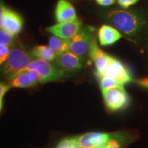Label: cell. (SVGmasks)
Instances as JSON below:
<instances>
[{"label":"cell","instance_id":"cell-15","mask_svg":"<svg viewBox=\"0 0 148 148\" xmlns=\"http://www.w3.org/2000/svg\"><path fill=\"white\" fill-rule=\"evenodd\" d=\"M31 52L34 57L49 62L55 60L57 56L56 53L51 49L50 47L46 45H37L33 48Z\"/></svg>","mask_w":148,"mask_h":148},{"label":"cell","instance_id":"cell-20","mask_svg":"<svg viewBox=\"0 0 148 148\" xmlns=\"http://www.w3.org/2000/svg\"><path fill=\"white\" fill-rule=\"evenodd\" d=\"M11 49L10 47L0 45V63L1 65L5 62L10 54Z\"/></svg>","mask_w":148,"mask_h":148},{"label":"cell","instance_id":"cell-25","mask_svg":"<svg viewBox=\"0 0 148 148\" xmlns=\"http://www.w3.org/2000/svg\"><path fill=\"white\" fill-rule=\"evenodd\" d=\"M103 148H105V147H103Z\"/></svg>","mask_w":148,"mask_h":148},{"label":"cell","instance_id":"cell-19","mask_svg":"<svg viewBox=\"0 0 148 148\" xmlns=\"http://www.w3.org/2000/svg\"><path fill=\"white\" fill-rule=\"evenodd\" d=\"M56 148H82L79 145L76 137L65 138L58 143Z\"/></svg>","mask_w":148,"mask_h":148},{"label":"cell","instance_id":"cell-3","mask_svg":"<svg viewBox=\"0 0 148 148\" xmlns=\"http://www.w3.org/2000/svg\"><path fill=\"white\" fill-rule=\"evenodd\" d=\"M25 69L36 71L39 75L40 83L58 80L65 75L64 70L51 64L49 61L40 58H35Z\"/></svg>","mask_w":148,"mask_h":148},{"label":"cell","instance_id":"cell-8","mask_svg":"<svg viewBox=\"0 0 148 148\" xmlns=\"http://www.w3.org/2000/svg\"><path fill=\"white\" fill-rule=\"evenodd\" d=\"M101 75L112 77L123 85L133 81L129 70L114 57H112L107 69L100 75H97V76Z\"/></svg>","mask_w":148,"mask_h":148},{"label":"cell","instance_id":"cell-16","mask_svg":"<svg viewBox=\"0 0 148 148\" xmlns=\"http://www.w3.org/2000/svg\"><path fill=\"white\" fill-rule=\"evenodd\" d=\"M49 46L57 55H59L69 51V40L53 36L49 38Z\"/></svg>","mask_w":148,"mask_h":148},{"label":"cell","instance_id":"cell-24","mask_svg":"<svg viewBox=\"0 0 148 148\" xmlns=\"http://www.w3.org/2000/svg\"><path fill=\"white\" fill-rule=\"evenodd\" d=\"M138 82V84H139L140 85H141L142 86L148 88V79L147 78H144L143 79H140Z\"/></svg>","mask_w":148,"mask_h":148},{"label":"cell","instance_id":"cell-10","mask_svg":"<svg viewBox=\"0 0 148 148\" xmlns=\"http://www.w3.org/2000/svg\"><path fill=\"white\" fill-rule=\"evenodd\" d=\"M89 56L95 65L96 75H100L105 71L110 64L112 56L107 54L98 46L95 38L92 40L89 50Z\"/></svg>","mask_w":148,"mask_h":148},{"label":"cell","instance_id":"cell-18","mask_svg":"<svg viewBox=\"0 0 148 148\" xmlns=\"http://www.w3.org/2000/svg\"><path fill=\"white\" fill-rule=\"evenodd\" d=\"M15 36L12 35L4 29H1L0 30V45L10 47L14 45Z\"/></svg>","mask_w":148,"mask_h":148},{"label":"cell","instance_id":"cell-9","mask_svg":"<svg viewBox=\"0 0 148 148\" xmlns=\"http://www.w3.org/2000/svg\"><path fill=\"white\" fill-rule=\"evenodd\" d=\"M111 136L112 133L88 132L77 136L76 138L82 148H103Z\"/></svg>","mask_w":148,"mask_h":148},{"label":"cell","instance_id":"cell-1","mask_svg":"<svg viewBox=\"0 0 148 148\" xmlns=\"http://www.w3.org/2000/svg\"><path fill=\"white\" fill-rule=\"evenodd\" d=\"M105 17L119 32L128 36H136L146 26L145 17L137 12L124 9H112Z\"/></svg>","mask_w":148,"mask_h":148},{"label":"cell","instance_id":"cell-12","mask_svg":"<svg viewBox=\"0 0 148 148\" xmlns=\"http://www.w3.org/2000/svg\"><path fill=\"white\" fill-rule=\"evenodd\" d=\"M55 16L58 23L71 21L77 18L75 9L68 0H58L56 7Z\"/></svg>","mask_w":148,"mask_h":148},{"label":"cell","instance_id":"cell-14","mask_svg":"<svg viewBox=\"0 0 148 148\" xmlns=\"http://www.w3.org/2000/svg\"><path fill=\"white\" fill-rule=\"evenodd\" d=\"M10 86L14 88H29L36 86L29 75L28 71L23 70L10 79Z\"/></svg>","mask_w":148,"mask_h":148},{"label":"cell","instance_id":"cell-23","mask_svg":"<svg viewBox=\"0 0 148 148\" xmlns=\"http://www.w3.org/2000/svg\"><path fill=\"white\" fill-rule=\"evenodd\" d=\"M98 5L101 6H109L115 3L116 0H94Z\"/></svg>","mask_w":148,"mask_h":148},{"label":"cell","instance_id":"cell-13","mask_svg":"<svg viewBox=\"0 0 148 148\" xmlns=\"http://www.w3.org/2000/svg\"><path fill=\"white\" fill-rule=\"evenodd\" d=\"M121 38L122 34L119 31L110 25H103L98 31V39L101 45H112Z\"/></svg>","mask_w":148,"mask_h":148},{"label":"cell","instance_id":"cell-7","mask_svg":"<svg viewBox=\"0 0 148 148\" xmlns=\"http://www.w3.org/2000/svg\"><path fill=\"white\" fill-rule=\"evenodd\" d=\"M82 28V22L80 19L77 18L74 21L58 23L47 27L46 29L54 36L69 40L76 35Z\"/></svg>","mask_w":148,"mask_h":148},{"label":"cell","instance_id":"cell-2","mask_svg":"<svg viewBox=\"0 0 148 148\" xmlns=\"http://www.w3.org/2000/svg\"><path fill=\"white\" fill-rule=\"evenodd\" d=\"M34 56L20 47L11 49L7 60L3 64L2 72L3 75L11 79L20 71L25 69L33 60Z\"/></svg>","mask_w":148,"mask_h":148},{"label":"cell","instance_id":"cell-22","mask_svg":"<svg viewBox=\"0 0 148 148\" xmlns=\"http://www.w3.org/2000/svg\"><path fill=\"white\" fill-rule=\"evenodd\" d=\"M139 0H117V2L121 8H128L131 5H134Z\"/></svg>","mask_w":148,"mask_h":148},{"label":"cell","instance_id":"cell-26","mask_svg":"<svg viewBox=\"0 0 148 148\" xmlns=\"http://www.w3.org/2000/svg\"><path fill=\"white\" fill-rule=\"evenodd\" d=\"M73 1H74V0H73Z\"/></svg>","mask_w":148,"mask_h":148},{"label":"cell","instance_id":"cell-17","mask_svg":"<svg viewBox=\"0 0 148 148\" xmlns=\"http://www.w3.org/2000/svg\"><path fill=\"white\" fill-rule=\"evenodd\" d=\"M99 79V85L101 89V91L108 90L114 88L123 87V85L112 77L106 76H97Z\"/></svg>","mask_w":148,"mask_h":148},{"label":"cell","instance_id":"cell-5","mask_svg":"<svg viewBox=\"0 0 148 148\" xmlns=\"http://www.w3.org/2000/svg\"><path fill=\"white\" fill-rule=\"evenodd\" d=\"M23 26V18L15 11L10 10L1 3L0 27L14 36L21 32Z\"/></svg>","mask_w":148,"mask_h":148},{"label":"cell","instance_id":"cell-11","mask_svg":"<svg viewBox=\"0 0 148 148\" xmlns=\"http://www.w3.org/2000/svg\"><path fill=\"white\" fill-rule=\"evenodd\" d=\"M83 60L71 51H68L57 55L55 62L56 66L64 71H74L82 67Z\"/></svg>","mask_w":148,"mask_h":148},{"label":"cell","instance_id":"cell-6","mask_svg":"<svg viewBox=\"0 0 148 148\" xmlns=\"http://www.w3.org/2000/svg\"><path fill=\"white\" fill-rule=\"evenodd\" d=\"M105 104L108 110L114 111L126 107L130 103V97L123 87L114 88L102 91Z\"/></svg>","mask_w":148,"mask_h":148},{"label":"cell","instance_id":"cell-21","mask_svg":"<svg viewBox=\"0 0 148 148\" xmlns=\"http://www.w3.org/2000/svg\"><path fill=\"white\" fill-rule=\"evenodd\" d=\"M10 88V85L5 84L2 82L1 83V85H0V106H1V109H2V100L3 96Z\"/></svg>","mask_w":148,"mask_h":148},{"label":"cell","instance_id":"cell-4","mask_svg":"<svg viewBox=\"0 0 148 148\" xmlns=\"http://www.w3.org/2000/svg\"><path fill=\"white\" fill-rule=\"evenodd\" d=\"M92 33V27H82L76 35L69 39V51L84 59L89 54L90 45L95 38Z\"/></svg>","mask_w":148,"mask_h":148}]
</instances>
